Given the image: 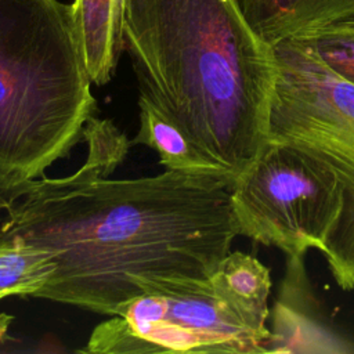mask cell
<instances>
[{
    "mask_svg": "<svg viewBox=\"0 0 354 354\" xmlns=\"http://www.w3.org/2000/svg\"><path fill=\"white\" fill-rule=\"evenodd\" d=\"M254 30L275 46L354 18V0H238Z\"/></svg>",
    "mask_w": 354,
    "mask_h": 354,
    "instance_id": "7",
    "label": "cell"
},
{
    "mask_svg": "<svg viewBox=\"0 0 354 354\" xmlns=\"http://www.w3.org/2000/svg\"><path fill=\"white\" fill-rule=\"evenodd\" d=\"M306 39L330 69L354 83V18Z\"/></svg>",
    "mask_w": 354,
    "mask_h": 354,
    "instance_id": "12",
    "label": "cell"
},
{
    "mask_svg": "<svg viewBox=\"0 0 354 354\" xmlns=\"http://www.w3.org/2000/svg\"><path fill=\"white\" fill-rule=\"evenodd\" d=\"M231 201L239 235L299 261L311 249L328 254L347 196L324 160L295 145L267 140L236 177Z\"/></svg>",
    "mask_w": 354,
    "mask_h": 354,
    "instance_id": "5",
    "label": "cell"
},
{
    "mask_svg": "<svg viewBox=\"0 0 354 354\" xmlns=\"http://www.w3.org/2000/svg\"><path fill=\"white\" fill-rule=\"evenodd\" d=\"M124 50L140 98L235 178L268 140L275 47L238 0H126Z\"/></svg>",
    "mask_w": 354,
    "mask_h": 354,
    "instance_id": "2",
    "label": "cell"
},
{
    "mask_svg": "<svg viewBox=\"0 0 354 354\" xmlns=\"http://www.w3.org/2000/svg\"><path fill=\"white\" fill-rule=\"evenodd\" d=\"M134 286L138 295L98 324L79 353L270 351L272 337L248 326L214 290L210 278H138Z\"/></svg>",
    "mask_w": 354,
    "mask_h": 354,
    "instance_id": "6",
    "label": "cell"
},
{
    "mask_svg": "<svg viewBox=\"0 0 354 354\" xmlns=\"http://www.w3.org/2000/svg\"><path fill=\"white\" fill-rule=\"evenodd\" d=\"M113 166L87 153L66 177L32 180L0 220V239L48 250L55 271L35 295L113 315L138 295V278L212 277L239 235L224 176L165 170L108 178Z\"/></svg>",
    "mask_w": 354,
    "mask_h": 354,
    "instance_id": "1",
    "label": "cell"
},
{
    "mask_svg": "<svg viewBox=\"0 0 354 354\" xmlns=\"http://www.w3.org/2000/svg\"><path fill=\"white\" fill-rule=\"evenodd\" d=\"M72 4L0 0V171L25 178L83 140L91 93Z\"/></svg>",
    "mask_w": 354,
    "mask_h": 354,
    "instance_id": "3",
    "label": "cell"
},
{
    "mask_svg": "<svg viewBox=\"0 0 354 354\" xmlns=\"http://www.w3.org/2000/svg\"><path fill=\"white\" fill-rule=\"evenodd\" d=\"M14 321V317L7 313H0V346H3L8 339V330Z\"/></svg>",
    "mask_w": 354,
    "mask_h": 354,
    "instance_id": "14",
    "label": "cell"
},
{
    "mask_svg": "<svg viewBox=\"0 0 354 354\" xmlns=\"http://www.w3.org/2000/svg\"><path fill=\"white\" fill-rule=\"evenodd\" d=\"M32 180L0 171V212L7 210L30 188Z\"/></svg>",
    "mask_w": 354,
    "mask_h": 354,
    "instance_id": "13",
    "label": "cell"
},
{
    "mask_svg": "<svg viewBox=\"0 0 354 354\" xmlns=\"http://www.w3.org/2000/svg\"><path fill=\"white\" fill-rule=\"evenodd\" d=\"M274 47L278 80L268 140L319 158L343 184L344 217L324 259L337 286L354 292V83L330 69L307 39H288Z\"/></svg>",
    "mask_w": 354,
    "mask_h": 354,
    "instance_id": "4",
    "label": "cell"
},
{
    "mask_svg": "<svg viewBox=\"0 0 354 354\" xmlns=\"http://www.w3.org/2000/svg\"><path fill=\"white\" fill-rule=\"evenodd\" d=\"M138 108L140 126L133 142L152 148L166 170L199 176H224L236 180L230 171L203 156L187 136L149 102L138 98Z\"/></svg>",
    "mask_w": 354,
    "mask_h": 354,
    "instance_id": "10",
    "label": "cell"
},
{
    "mask_svg": "<svg viewBox=\"0 0 354 354\" xmlns=\"http://www.w3.org/2000/svg\"><path fill=\"white\" fill-rule=\"evenodd\" d=\"M55 271L53 254L19 238L0 239V301L10 296H32Z\"/></svg>",
    "mask_w": 354,
    "mask_h": 354,
    "instance_id": "11",
    "label": "cell"
},
{
    "mask_svg": "<svg viewBox=\"0 0 354 354\" xmlns=\"http://www.w3.org/2000/svg\"><path fill=\"white\" fill-rule=\"evenodd\" d=\"M214 290L253 330L272 337L267 329L270 268L243 252H230L210 277Z\"/></svg>",
    "mask_w": 354,
    "mask_h": 354,
    "instance_id": "9",
    "label": "cell"
},
{
    "mask_svg": "<svg viewBox=\"0 0 354 354\" xmlns=\"http://www.w3.org/2000/svg\"><path fill=\"white\" fill-rule=\"evenodd\" d=\"M126 0H75L73 19L83 61L91 82L106 84L124 51Z\"/></svg>",
    "mask_w": 354,
    "mask_h": 354,
    "instance_id": "8",
    "label": "cell"
}]
</instances>
